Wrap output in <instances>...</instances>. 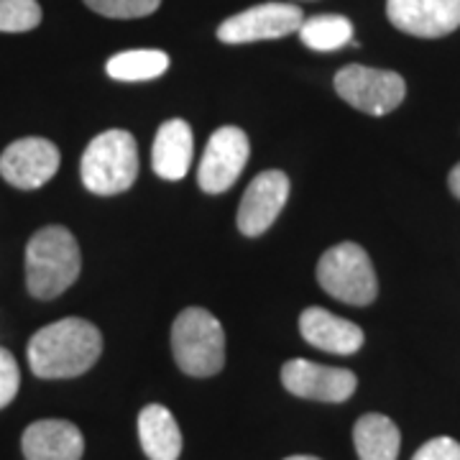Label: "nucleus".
Masks as SVG:
<instances>
[{
	"mask_svg": "<svg viewBox=\"0 0 460 460\" xmlns=\"http://www.w3.org/2000/svg\"><path fill=\"white\" fill-rule=\"evenodd\" d=\"M102 353L100 330L83 317H65L29 341V366L39 378L83 376Z\"/></svg>",
	"mask_w": 460,
	"mask_h": 460,
	"instance_id": "nucleus-1",
	"label": "nucleus"
},
{
	"mask_svg": "<svg viewBox=\"0 0 460 460\" xmlns=\"http://www.w3.org/2000/svg\"><path fill=\"white\" fill-rule=\"evenodd\" d=\"M83 269L77 238L62 226L36 230L26 246V287L36 299L66 292Z\"/></svg>",
	"mask_w": 460,
	"mask_h": 460,
	"instance_id": "nucleus-2",
	"label": "nucleus"
},
{
	"mask_svg": "<svg viewBox=\"0 0 460 460\" xmlns=\"http://www.w3.org/2000/svg\"><path fill=\"white\" fill-rule=\"evenodd\" d=\"M83 184L93 195H120L131 190L138 177V146L131 133L111 128L100 133L84 148L80 164Z\"/></svg>",
	"mask_w": 460,
	"mask_h": 460,
	"instance_id": "nucleus-3",
	"label": "nucleus"
},
{
	"mask_svg": "<svg viewBox=\"0 0 460 460\" xmlns=\"http://www.w3.org/2000/svg\"><path fill=\"white\" fill-rule=\"evenodd\" d=\"M174 361L187 376H215L226 366V332L220 320L202 307H187L172 325Z\"/></svg>",
	"mask_w": 460,
	"mask_h": 460,
	"instance_id": "nucleus-4",
	"label": "nucleus"
},
{
	"mask_svg": "<svg viewBox=\"0 0 460 460\" xmlns=\"http://www.w3.org/2000/svg\"><path fill=\"white\" fill-rule=\"evenodd\" d=\"M317 281L330 296L345 305L366 307L378 295V279L368 253L358 243H338L323 253Z\"/></svg>",
	"mask_w": 460,
	"mask_h": 460,
	"instance_id": "nucleus-5",
	"label": "nucleus"
},
{
	"mask_svg": "<svg viewBox=\"0 0 460 460\" xmlns=\"http://www.w3.org/2000/svg\"><path fill=\"white\" fill-rule=\"evenodd\" d=\"M335 93L361 113L386 115L404 102L407 83L392 69L348 65L335 75Z\"/></svg>",
	"mask_w": 460,
	"mask_h": 460,
	"instance_id": "nucleus-6",
	"label": "nucleus"
},
{
	"mask_svg": "<svg viewBox=\"0 0 460 460\" xmlns=\"http://www.w3.org/2000/svg\"><path fill=\"white\" fill-rule=\"evenodd\" d=\"M248 156H251V144L248 136L235 126H223L210 136L202 162L198 169V181L202 192L208 195H220L230 190L241 172L246 169Z\"/></svg>",
	"mask_w": 460,
	"mask_h": 460,
	"instance_id": "nucleus-7",
	"label": "nucleus"
},
{
	"mask_svg": "<svg viewBox=\"0 0 460 460\" xmlns=\"http://www.w3.org/2000/svg\"><path fill=\"white\" fill-rule=\"evenodd\" d=\"M302 8L292 3H261L238 16H230L220 23L217 39L223 44H251L266 39H281L299 31L302 26Z\"/></svg>",
	"mask_w": 460,
	"mask_h": 460,
	"instance_id": "nucleus-8",
	"label": "nucleus"
},
{
	"mask_svg": "<svg viewBox=\"0 0 460 460\" xmlns=\"http://www.w3.org/2000/svg\"><path fill=\"white\" fill-rule=\"evenodd\" d=\"M281 384L289 394L299 399L338 404L353 396L358 378L348 368H332V366H320L307 358H292L281 368Z\"/></svg>",
	"mask_w": 460,
	"mask_h": 460,
	"instance_id": "nucleus-9",
	"label": "nucleus"
},
{
	"mask_svg": "<svg viewBox=\"0 0 460 460\" xmlns=\"http://www.w3.org/2000/svg\"><path fill=\"white\" fill-rule=\"evenodd\" d=\"M59 148L47 138H18L0 154V177L16 190H39L59 169Z\"/></svg>",
	"mask_w": 460,
	"mask_h": 460,
	"instance_id": "nucleus-10",
	"label": "nucleus"
},
{
	"mask_svg": "<svg viewBox=\"0 0 460 460\" xmlns=\"http://www.w3.org/2000/svg\"><path fill=\"white\" fill-rule=\"evenodd\" d=\"M287 198H289V177L284 172L269 169L256 174L238 208V230L248 238L266 233L284 210Z\"/></svg>",
	"mask_w": 460,
	"mask_h": 460,
	"instance_id": "nucleus-11",
	"label": "nucleus"
},
{
	"mask_svg": "<svg viewBox=\"0 0 460 460\" xmlns=\"http://www.w3.org/2000/svg\"><path fill=\"white\" fill-rule=\"evenodd\" d=\"M386 16L399 31L440 39L460 26V0H386Z\"/></svg>",
	"mask_w": 460,
	"mask_h": 460,
	"instance_id": "nucleus-12",
	"label": "nucleus"
},
{
	"mask_svg": "<svg viewBox=\"0 0 460 460\" xmlns=\"http://www.w3.org/2000/svg\"><path fill=\"white\" fill-rule=\"evenodd\" d=\"M21 447L26 460H83L84 438L66 420H39L26 428Z\"/></svg>",
	"mask_w": 460,
	"mask_h": 460,
	"instance_id": "nucleus-13",
	"label": "nucleus"
},
{
	"mask_svg": "<svg viewBox=\"0 0 460 460\" xmlns=\"http://www.w3.org/2000/svg\"><path fill=\"white\" fill-rule=\"evenodd\" d=\"M299 332L310 345L325 353H338V356L358 353L363 345V330L356 323L343 320L323 307H310L302 313Z\"/></svg>",
	"mask_w": 460,
	"mask_h": 460,
	"instance_id": "nucleus-14",
	"label": "nucleus"
},
{
	"mask_svg": "<svg viewBox=\"0 0 460 460\" xmlns=\"http://www.w3.org/2000/svg\"><path fill=\"white\" fill-rule=\"evenodd\" d=\"M190 164H192V128L187 120L172 118L156 131L151 146V166L162 180L180 181L190 172Z\"/></svg>",
	"mask_w": 460,
	"mask_h": 460,
	"instance_id": "nucleus-15",
	"label": "nucleus"
},
{
	"mask_svg": "<svg viewBox=\"0 0 460 460\" xmlns=\"http://www.w3.org/2000/svg\"><path fill=\"white\" fill-rule=\"evenodd\" d=\"M138 440L148 460H177L181 453V432L174 414L162 404H148L138 414Z\"/></svg>",
	"mask_w": 460,
	"mask_h": 460,
	"instance_id": "nucleus-16",
	"label": "nucleus"
},
{
	"mask_svg": "<svg viewBox=\"0 0 460 460\" xmlns=\"http://www.w3.org/2000/svg\"><path fill=\"white\" fill-rule=\"evenodd\" d=\"M353 443L361 460H396L402 435L386 414H363L353 428Z\"/></svg>",
	"mask_w": 460,
	"mask_h": 460,
	"instance_id": "nucleus-17",
	"label": "nucleus"
},
{
	"mask_svg": "<svg viewBox=\"0 0 460 460\" xmlns=\"http://www.w3.org/2000/svg\"><path fill=\"white\" fill-rule=\"evenodd\" d=\"M169 69V57L159 49H131L115 54L108 62V75L120 83L156 80Z\"/></svg>",
	"mask_w": 460,
	"mask_h": 460,
	"instance_id": "nucleus-18",
	"label": "nucleus"
},
{
	"mask_svg": "<svg viewBox=\"0 0 460 460\" xmlns=\"http://www.w3.org/2000/svg\"><path fill=\"white\" fill-rule=\"evenodd\" d=\"M299 39L314 51H335L353 44V23L345 16H314L302 21Z\"/></svg>",
	"mask_w": 460,
	"mask_h": 460,
	"instance_id": "nucleus-19",
	"label": "nucleus"
},
{
	"mask_svg": "<svg viewBox=\"0 0 460 460\" xmlns=\"http://www.w3.org/2000/svg\"><path fill=\"white\" fill-rule=\"evenodd\" d=\"M41 23V5L36 0H0V31L23 33Z\"/></svg>",
	"mask_w": 460,
	"mask_h": 460,
	"instance_id": "nucleus-20",
	"label": "nucleus"
},
{
	"mask_svg": "<svg viewBox=\"0 0 460 460\" xmlns=\"http://www.w3.org/2000/svg\"><path fill=\"white\" fill-rule=\"evenodd\" d=\"M84 5L105 18H144L151 16L162 0H84Z\"/></svg>",
	"mask_w": 460,
	"mask_h": 460,
	"instance_id": "nucleus-21",
	"label": "nucleus"
},
{
	"mask_svg": "<svg viewBox=\"0 0 460 460\" xmlns=\"http://www.w3.org/2000/svg\"><path fill=\"white\" fill-rule=\"evenodd\" d=\"M21 386V371L11 350L0 348V410L8 407L18 394Z\"/></svg>",
	"mask_w": 460,
	"mask_h": 460,
	"instance_id": "nucleus-22",
	"label": "nucleus"
},
{
	"mask_svg": "<svg viewBox=\"0 0 460 460\" xmlns=\"http://www.w3.org/2000/svg\"><path fill=\"white\" fill-rule=\"evenodd\" d=\"M411 460H460V443L453 438H432Z\"/></svg>",
	"mask_w": 460,
	"mask_h": 460,
	"instance_id": "nucleus-23",
	"label": "nucleus"
},
{
	"mask_svg": "<svg viewBox=\"0 0 460 460\" xmlns=\"http://www.w3.org/2000/svg\"><path fill=\"white\" fill-rule=\"evenodd\" d=\"M447 184H450L453 195L460 199V164L453 166V172H450V177H447Z\"/></svg>",
	"mask_w": 460,
	"mask_h": 460,
	"instance_id": "nucleus-24",
	"label": "nucleus"
},
{
	"mask_svg": "<svg viewBox=\"0 0 460 460\" xmlns=\"http://www.w3.org/2000/svg\"><path fill=\"white\" fill-rule=\"evenodd\" d=\"M287 460H320V458H314V456H292V458H287Z\"/></svg>",
	"mask_w": 460,
	"mask_h": 460,
	"instance_id": "nucleus-25",
	"label": "nucleus"
}]
</instances>
